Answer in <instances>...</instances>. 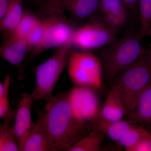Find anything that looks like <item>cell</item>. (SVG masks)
<instances>
[{
  "mask_svg": "<svg viewBox=\"0 0 151 151\" xmlns=\"http://www.w3.org/2000/svg\"><path fill=\"white\" fill-rule=\"evenodd\" d=\"M45 121L52 143L58 151L68 150L94 129L78 119L68 99V91L58 92L46 102Z\"/></svg>",
  "mask_w": 151,
  "mask_h": 151,
  "instance_id": "cell-1",
  "label": "cell"
},
{
  "mask_svg": "<svg viewBox=\"0 0 151 151\" xmlns=\"http://www.w3.org/2000/svg\"><path fill=\"white\" fill-rule=\"evenodd\" d=\"M127 116L149 132L151 130V82L141 92L132 112Z\"/></svg>",
  "mask_w": 151,
  "mask_h": 151,
  "instance_id": "cell-16",
  "label": "cell"
},
{
  "mask_svg": "<svg viewBox=\"0 0 151 151\" xmlns=\"http://www.w3.org/2000/svg\"><path fill=\"white\" fill-rule=\"evenodd\" d=\"M135 124L131 120L123 119L110 123H97L94 126L102 133L107 134L110 139L118 144L123 136Z\"/></svg>",
  "mask_w": 151,
  "mask_h": 151,
  "instance_id": "cell-18",
  "label": "cell"
},
{
  "mask_svg": "<svg viewBox=\"0 0 151 151\" xmlns=\"http://www.w3.org/2000/svg\"><path fill=\"white\" fill-rule=\"evenodd\" d=\"M75 31L73 47L81 51L91 52L108 46L118 38V32L111 28L97 15L88 20Z\"/></svg>",
  "mask_w": 151,
  "mask_h": 151,
  "instance_id": "cell-7",
  "label": "cell"
},
{
  "mask_svg": "<svg viewBox=\"0 0 151 151\" xmlns=\"http://www.w3.org/2000/svg\"><path fill=\"white\" fill-rule=\"evenodd\" d=\"M100 0H63L65 10L70 19L78 27L99 12Z\"/></svg>",
  "mask_w": 151,
  "mask_h": 151,
  "instance_id": "cell-15",
  "label": "cell"
},
{
  "mask_svg": "<svg viewBox=\"0 0 151 151\" xmlns=\"http://www.w3.org/2000/svg\"><path fill=\"white\" fill-rule=\"evenodd\" d=\"M97 91L89 87L76 85L67 91L68 99L76 116L93 127L100 111Z\"/></svg>",
  "mask_w": 151,
  "mask_h": 151,
  "instance_id": "cell-8",
  "label": "cell"
},
{
  "mask_svg": "<svg viewBox=\"0 0 151 151\" xmlns=\"http://www.w3.org/2000/svg\"><path fill=\"white\" fill-rule=\"evenodd\" d=\"M99 12L103 21L118 32L128 23L131 13L122 0H100Z\"/></svg>",
  "mask_w": 151,
  "mask_h": 151,
  "instance_id": "cell-12",
  "label": "cell"
},
{
  "mask_svg": "<svg viewBox=\"0 0 151 151\" xmlns=\"http://www.w3.org/2000/svg\"><path fill=\"white\" fill-rule=\"evenodd\" d=\"M0 47V55L4 60L17 68L19 78H22V63L32 49L24 38L15 32L6 35Z\"/></svg>",
  "mask_w": 151,
  "mask_h": 151,
  "instance_id": "cell-9",
  "label": "cell"
},
{
  "mask_svg": "<svg viewBox=\"0 0 151 151\" xmlns=\"http://www.w3.org/2000/svg\"><path fill=\"white\" fill-rule=\"evenodd\" d=\"M10 1L11 0H0V19L4 15Z\"/></svg>",
  "mask_w": 151,
  "mask_h": 151,
  "instance_id": "cell-26",
  "label": "cell"
},
{
  "mask_svg": "<svg viewBox=\"0 0 151 151\" xmlns=\"http://www.w3.org/2000/svg\"><path fill=\"white\" fill-rule=\"evenodd\" d=\"M29 1L36 6H37L45 1L46 0H29Z\"/></svg>",
  "mask_w": 151,
  "mask_h": 151,
  "instance_id": "cell-28",
  "label": "cell"
},
{
  "mask_svg": "<svg viewBox=\"0 0 151 151\" xmlns=\"http://www.w3.org/2000/svg\"><path fill=\"white\" fill-rule=\"evenodd\" d=\"M34 109L37 114V120L30 131L21 151H57L50 140L45 121L44 109L37 105Z\"/></svg>",
  "mask_w": 151,
  "mask_h": 151,
  "instance_id": "cell-10",
  "label": "cell"
},
{
  "mask_svg": "<svg viewBox=\"0 0 151 151\" xmlns=\"http://www.w3.org/2000/svg\"><path fill=\"white\" fill-rule=\"evenodd\" d=\"M138 31L127 33L113 43L100 49L99 58L103 71L109 80L114 79L125 68L137 62L146 53Z\"/></svg>",
  "mask_w": 151,
  "mask_h": 151,
  "instance_id": "cell-3",
  "label": "cell"
},
{
  "mask_svg": "<svg viewBox=\"0 0 151 151\" xmlns=\"http://www.w3.org/2000/svg\"><path fill=\"white\" fill-rule=\"evenodd\" d=\"M11 78L7 75L0 83V118L3 122H12L14 120L17 110L11 106L9 101V91Z\"/></svg>",
  "mask_w": 151,
  "mask_h": 151,
  "instance_id": "cell-19",
  "label": "cell"
},
{
  "mask_svg": "<svg viewBox=\"0 0 151 151\" xmlns=\"http://www.w3.org/2000/svg\"><path fill=\"white\" fill-rule=\"evenodd\" d=\"M127 116L126 108L119 90L113 85L107 95L94 124L110 123L122 120Z\"/></svg>",
  "mask_w": 151,
  "mask_h": 151,
  "instance_id": "cell-14",
  "label": "cell"
},
{
  "mask_svg": "<svg viewBox=\"0 0 151 151\" xmlns=\"http://www.w3.org/2000/svg\"><path fill=\"white\" fill-rule=\"evenodd\" d=\"M135 18H139V0H122Z\"/></svg>",
  "mask_w": 151,
  "mask_h": 151,
  "instance_id": "cell-25",
  "label": "cell"
},
{
  "mask_svg": "<svg viewBox=\"0 0 151 151\" xmlns=\"http://www.w3.org/2000/svg\"><path fill=\"white\" fill-rule=\"evenodd\" d=\"M44 27L41 19L31 11H24L22 18L15 32L24 38L32 50L40 41L43 35Z\"/></svg>",
  "mask_w": 151,
  "mask_h": 151,
  "instance_id": "cell-13",
  "label": "cell"
},
{
  "mask_svg": "<svg viewBox=\"0 0 151 151\" xmlns=\"http://www.w3.org/2000/svg\"><path fill=\"white\" fill-rule=\"evenodd\" d=\"M0 151H20L16 134L12 122L2 121L0 125Z\"/></svg>",
  "mask_w": 151,
  "mask_h": 151,
  "instance_id": "cell-21",
  "label": "cell"
},
{
  "mask_svg": "<svg viewBox=\"0 0 151 151\" xmlns=\"http://www.w3.org/2000/svg\"><path fill=\"white\" fill-rule=\"evenodd\" d=\"M36 6V13L43 23V34L39 43L27 58V64L48 50L66 44H72L74 33L79 27L65 14L63 0H46Z\"/></svg>",
  "mask_w": 151,
  "mask_h": 151,
  "instance_id": "cell-2",
  "label": "cell"
},
{
  "mask_svg": "<svg viewBox=\"0 0 151 151\" xmlns=\"http://www.w3.org/2000/svg\"><path fill=\"white\" fill-rule=\"evenodd\" d=\"M127 151H151V135L143 138Z\"/></svg>",
  "mask_w": 151,
  "mask_h": 151,
  "instance_id": "cell-24",
  "label": "cell"
},
{
  "mask_svg": "<svg viewBox=\"0 0 151 151\" xmlns=\"http://www.w3.org/2000/svg\"><path fill=\"white\" fill-rule=\"evenodd\" d=\"M104 139L103 133L95 128L77 141L68 151H100Z\"/></svg>",
  "mask_w": 151,
  "mask_h": 151,
  "instance_id": "cell-20",
  "label": "cell"
},
{
  "mask_svg": "<svg viewBox=\"0 0 151 151\" xmlns=\"http://www.w3.org/2000/svg\"><path fill=\"white\" fill-rule=\"evenodd\" d=\"M139 32L142 38L147 37L151 25V0H139Z\"/></svg>",
  "mask_w": 151,
  "mask_h": 151,
  "instance_id": "cell-23",
  "label": "cell"
},
{
  "mask_svg": "<svg viewBox=\"0 0 151 151\" xmlns=\"http://www.w3.org/2000/svg\"><path fill=\"white\" fill-rule=\"evenodd\" d=\"M114 78V85L119 90L127 116L132 112L141 92L151 82V70L146 52L137 62L121 71Z\"/></svg>",
  "mask_w": 151,
  "mask_h": 151,
  "instance_id": "cell-5",
  "label": "cell"
},
{
  "mask_svg": "<svg viewBox=\"0 0 151 151\" xmlns=\"http://www.w3.org/2000/svg\"><path fill=\"white\" fill-rule=\"evenodd\" d=\"M73 50L71 43L59 47L46 61L33 67L36 84L31 95L34 103L40 101L47 102L53 97L55 87L67 66L70 52Z\"/></svg>",
  "mask_w": 151,
  "mask_h": 151,
  "instance_id": "cell-4",
  "label": "cell"
},
{
  "mask_svg": "<svg viewBox=\"0 0 151 151\" xmlns=\"http://www.w3.org/2000/svg\"><path fill=\"white\" fill-rule=\"evenodd\" d=\"M21 100L17 106L14 127L18 143L21 151L25 141L35 123L32 119L33 101L31 94L23 92L20 94Z\"/></svg>",
  "mask_w": 151,
  "mask_h": 151,
  "instance_id": "cell-11",
  "label": "cell"
},
{
  "mask_svg": "<svg viewBox=\"0 0 151 151\" xmlns=\"http://www.w3.org/2000/svg\"><path fill=\"white\" fill-rule=\"evenodd\" d=\"M24 12L23 0H11L6 13L0 19V29L6 36L15 30Z\"/></svg>",
  "mask_w": 151,
  "mask_h": 151,
  "instance_id": "cell-17",
  "label": "cell"
},
{
  "mask_svg": "<svg viewBox=\"0 0 151 151\" xmlns=\"http://www.w3.org/2000/svg\"><path fill=\"white\" fill-rule=\"evenodd\" d=\"M67 66L68 76L74 85L89 87L96 90L101 89L103 71L99 57L91 52L73 50Z\"/></svg>",
  "mask_w": 151,
  "mask_h": 151,
  "instance_id": "cell-6",
  "label": "cell"
},
{
  "mask_svg": "<svg viewBox=\"0 0 151 151\" xmlns=\"http://www.w3.org/2000/svg\"><path fill=\"white\" fill-rule=\"evenodd\" d=\"M146 57L151 70V47H150L149 51L146 53Z\"/></svg>",
  "mask_w": 151,
  "mask_h": 151,
  "instance_id": "cell-27",
  "label": "cell"
},
{
  "mask_svg": "<svg viewBox=\"0 0 151 151\" xmlns=\"http://www.w3.org/2000/svg\"><path fill=\"white\" fill-rule=\"evenodd\" d=\"M147 36H149L151 37V25L150 27V29L149 30L148 32L147 33ZM150 47H151V43L150 45Z\"/></svg>",
  "mask_w": 151,
  "mask_h": 151,
  "instance_id": "cell-29",
  "label": "cell"
},
{
  "mask_svg": "<svg viewBox=\"0 0 151 151\" xmlns=\"http://www.w3.org/2000/svg\"><path fill=\"white\" fill-rule=\"evenodd\" d=\"M151 135L148 131L135 124L127 131L118 144L127 151L143 138Z\"/></svg>",
  "mask_w": 151,
  "mask_h": 151,
  "instance_id": "cell-22",
  "label": "cell"
}]
</instances>
